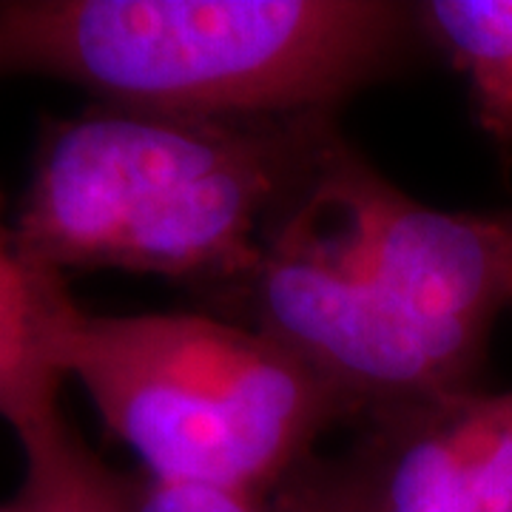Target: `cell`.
Segmentation results:
<instances>
[{
    "label": "cell",
    "mask_w": 512,
    "mask_h": 512,
    "mask_svg": "<svg viewBox=\"0 0 512 512\" xmlns=\"http://www.w3.org/2000/svg\"><path fill=\"white\" fill-rule=\"evenodd\" d=\"M348 146L339 111L188 114L92 103L40 128L15 234L40 268L180 279L217 299Z\"/></svg>",
    "instance_id": "cell-1"
},
{
    "label": "cell",
    "mask_w": 512,
    "mask_h": 512,
    "mask_svg": "<svg viewBox=\"0 0 512 512\" xmlns=\"http://www.w3.org/2000/svg\"><path fill=\"white\" fill-rule=\"evenodd\" d=\"M424 52L404 0H0V80L120 109L342 114Z\"/></svg>",
    "instance_id": "cell-2"
},
{
    "label": "cell",
    "mask_w": 512,
    "mask_h": 512,
    "mask_svg": "<svg viewBox=\"0 0 512 512\" xmlns=\"http://www.w3.org/2000/svg\"><path fill=\"white\" fill-rule=\"evenodd\" d=\"M55 362L83 384L146 476L271 495L353 404L271 333L214 313L97 316L60 325Z\"/></svg>",
    "instance_id": "cell-3"
},
{
    "label": "cell",
    "mask_w": 512,
    "mask_h": 512,
    "mask_svg": "<svg viewBox=\"0 0 512 512\" xmlns=\"http://www.w3.org/2000/svg\"><path fill=\"white\" fill-rule=\"evenodd\" d=\"M222 302L305 359L353 404L359 424L478 390L487 345L424 319L367 274L330 228L316 188L271 234L254 276Z\"/></svg>",
    "instance_id": "cell-4"
},
{
    "label": "cell",
    "mask_w": 512,
    "mask_h": 512,
    "mask_svg": "<svg viewBox=\"0 0 512 512\" xmlns=\"http://www.w3.org/2000/svg\"><path fill=\"white\" fill-rule=\"evenodd\" d=\"M285 512H512L504 393H461L362 421L339 456L311 458L274 495Z\"/></svg>",
    "instance_id": "cell-5"
},
{
    "label": "cell",
    "mask_w": 512,
    "mask_h": 512,
    "mask_svg": "<svg viewBox=\"0 0 512 512\" xmlns=\"http://www.w3.org/2000/svg\"><path fill=\"white\" fill-rule=\"evenodd\" d=\"M77 311L66 274L20 251L0 194V419L15 436L60 410L63 373L55 362L60 325Z\"/></svg>",
    "instance_id": "cell-6"
},
{
    "label": "cell",
    "mask_w": 512,
    "mask_h": 512,
    "mask_svg": "<svg viewBox=\"0 0 512 512\" xmlns=\"http://www.w3.org/2000/svg\"><path fill=\"white\" fill-rule=\"evenodd\" d=\"M413 6L427 49L467 77L478 128L512 151V0H416Z\"/></svg>",
    "instance_id": "cell-7"
},
{
    "label": "cell",
    "mask_w": 512,
    "mask_h": 512,
    "mask_svg": "<svg viewBox=\"0 0 512 512\" xmlns=\"http://www.w3.org/2000/svg\"><path fill=\"white\" fill-rule=\"evenodd\" d=\"M23 478L0 512H134V473H117L57 410L18 433Z\"/></svg>",
    "instance_id": "cell-8"
},
{
    "label": "cell",
    "mask_w": 512,
    "mask_h": 512,
    "mask_svg": "<svg viewBox=\"0 0 512 512\" xmlns=\"http://www.w3.org/2000/svg\"><path fill=\"white\" fill-rule=\"evenodd\" d=\"M134 512H285L274 498L231 493L202 484H171L140 476Z\"/></svg>",
    "instance_id": "cell-9"
}]
</instances>
